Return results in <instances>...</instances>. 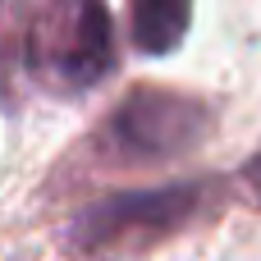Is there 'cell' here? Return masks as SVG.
I'll return each instance as SVG.
<instances>
[{
	"instance_id": "cell-1",
	"label": "cell",
	"mask_w": 261,
	"mask_h": 261,
	"mask_svg": "<svg viewBox=\"0 0 261 261\" xmlns=\"http://www.w3.org/2000/svg\"><path fill=\"white\" fill-rule=\"evenodd\" d=\"M220 202H225V188L211 179L142 188V193H115V197H101L87 211H78L64 243L87 261H128L161 248L165 239H174L184 229H193Z\"/></svg>"
},
{
	"instance_id": "cell-2",
	"label": "cell",
	"mask_w": 261,
	"mask_h": 261,
	"mask_svg": "<svg viewBox=\"0 0 261 261\" xmlns=\"http://www.w3.org/2000/svg\"><path fill=\"white\" fill-rule=\"evenodd\" d=\"M28 78L50 96H83L115 69V23L106 0H46L23 41Z\"/></svg>"
},
{
	"instance_id": "cell-3",
	"label": "cell",
	"mask_w": 261,
	"mask_h": 261,
	"mask_svg": "<svg viewBox=\"0 0 261 261\" xmlns=\"http://www.w3.org/2000/svg\"><path fill=\"white\" fill-rule=\"evenodd\" d=\"M206 133H211L206 101L188 92H170V87H138L92 133V151L106 165L138 170V165H161L202 147Z\"/></svg>"
},
{
	"instance_id": "cell-4",
	"label": "cell",
	"mask_w": 261,
	"mask_h": 261,
	"mask_svg": "<svg viewBox=\"0 0 261 261\" xmlns=\"http://www.w3.org/2000/svg\"><path fill=\"white\" fill-rule=\"evenodd\" d=\"M193 0H128V37L142 55H170L184 46Z\"/></svg>"
},
{
	"instance_id": "cell-5",
	"label": "cell",
	"mask_w": 261,
	"mask_h": 261,
	"mask_svg": "<svg viewBox=\"0 0 261 261\" xmlns=\"http://www.w3.org/2000/svg\"><path fill=\"white\" fill-rule=\"evenodd\" d=\"M239 184H243V193H248V197L261 206V147L248 156V161H243V170H239Z\"/></svg>"
}]
</instances>
